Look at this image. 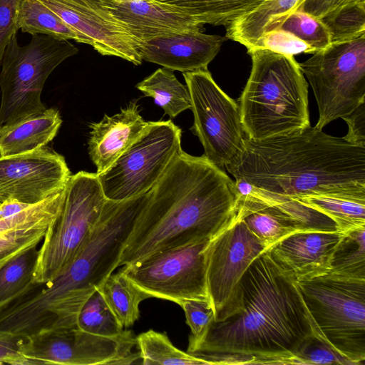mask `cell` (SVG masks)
Segmentation results:
<instances>
[{
	"mask_svg": "<svg viewBox=\"0 0 365 365\" xmlns=\"http://www.w3.org/2000/svg\"><path fill=\"white\" fill-rule=\"evenodd\" d=\"M354 0H304L297 9L322 19L329 12Z\"/></svg>",
	"mask_w": 365,
	"mask_h": 365,
	"instance_id": "42",
	"label": "cell"
},
{
	"mask_svg": "<svg viewBox=\"0 0 365 365\" xmlns=\"http://www.w3.org/2000/svg\"><path fill=\"white\" fill-rule=\"evenodd\" d=\"M20 337L0 330V364L34 365L19 351Z\"/></svg>",
	"mask_w": 365,
	"mask_h": 365,
	"instance_id": "40",
	"label": "cell"
},
{
	"mask_svg": "<svg viewBox=\"0 0 365 365\" xmlns=\"http://www.w3.org/2000/svg\"><path fill=\"white\" fill-rule=\"evenodd\" d=\"M235 192L237 197L250 195L254 190V186L243 179H235Z\"/></svg>",
	"mask_w": 365,
	"mask_h": 365,
	"instance_id": "44",
	"label": "cell"
},
{
	"mask_svg": "<svg viewBox=\"0 0 365 365\" xmlns=\"http://www.w3.org/2000/svg\"><path fill=\"white\" fill-rule=\"evenodd\" d=\"M71 173L63 155L47 148L0 156V205H34L64 190Z\"/></svg>",
	"mask_w": 365,
	"mask_h": 365,
	"instance_id": "14",
	"label": "cell"
},
{
	"mask_svg": "<svg viewBox=\"0 0 365 365\" xmlns=\"http://www.w3.org/2000/svg\"><path fill=\"white\" fill-rule=\"evenodd\" d=\"M353 364L334 349L319 334L313 337L298 353L295 364Z\"/></svg>",
	"mask_w": 365,
	"mask_h": 365,
	"instance_id": "38",
	"label": "cell"
},
{
	"mask_svg": "<svg viewBox=\"0 0 365 365\" xmlns=\"http://www.w3.org/2000/svg\"><path fill=\"white\" fill-rule=\"evenodd\" d=\"M76 325L83 331L110 338L120 337L128 331L118 322L98 289L81 307Z\"/></svg>",
	"mask_w": 365,
	"mask_h": 365,
	"instance_id": "32",
	"label": "cell"
},
{
	"mask_svg": "<svg viewBox=\"0 0 365 365\" xmlns=\"http://www.w3.org/2000/svg\"><path fill=\"white\" fill-rule=\"evenodd\" d=\"M143 364H208L205 360L175 347L165 333L150 329L136 337Z\"/></svg>",
	"mask_w": 365,
	"mask_h": 365,
	"instance_id": "30",
	"label": "cell"
},
{
	"mask_svg": "<svg viewBox=\"0 0 365 365\" xmlns=\"http://www.w3.org/2000/svg\"><path fill=\"white\" fill-rule=\"evenodd\" d=\"M177 304L182 309L190 329L187 352L192 353L203 341L215 321L214 309L210 300L182 299Z\"/></svg>",
	"mask_w": 365,
	"mask_h": 365,
	"instance_id": "36",
	"label": "cell"
},
{
	"mask_svg": "<svg viewBox=\"0 0 365 365\" xmlns=\"http://www.w3.org/2000/svg\"><path fill=\"white\" fill-rule=\"evenodd\" d=\"M255 47L268 49L275 53L288 56L316 53V51L306 42L293 34L282 29L264 33L259 38Z\"/></svg>",
	"mask_w": 365,
	"mask_h": 365,
	"instance_id": "37",
	"label": "cell"
},
{
	"mask_svg": "<svg viewBox=\"0 0 365 365\" xmlns=\"http://www.w3.org/2000/svg\"><path fill=\"white\" fill-rule=\"evenodd\" d=\"M111 14L141 44L173 34L203 31L204 24L182 9L160 0H104Z\"/></svg>",
	"mask_w": 365,
	"mask_h": 365,
	"instance_id": "16",
	"label": "cell"
},
{
	"mask_svg": "<svg viewBox=\"0 0 365 365\" xmlns=\"http://www.w3.org/2000/svg\"><path fill=\"white\" fill-rule=\"evenodd\" d=\"M317 331L354 365L365 360V279L327 274L297 282Z\"/></svg>",
	"mask_w": 365,
	"mask_h": 365,
	"instance_id": "6",
	"label": "cell"
},
{
	"mask_svg": "<svg viewBox=\"0 0 365 365\" xmlns=\"http://www.w3.org/2000/svg\"><path fill=\"white\" fill-rule=\"evenodd\" d=\"M138 107L132 101L119 113L105 115L100 122L90 124L88 150L97 175L106 171L150 128L151 122L142 118Z\"/></svg>",
	"mask_w": 365,
	"mask_h": 365,
	"instance_id": "19",
	"label": "cell"
},
{
	"mask_svg": "<svg viewBox=\"0 0 365 365\" xmlns=\"http://www.w3.org/2000/svg\"><path fill=\"white\" fill-rule=\"evenodd\" d=\"M30 205L14 200H6L0 205V219L19 213Z\"/></svg>",
	"mask_w": 365,
	"mask_h": 365,
	"instance_id": "43",
	"label": "cell"
},
{
	"mask_svg": "<svg viewBox=\"0 0 365 365\" xmlns=\"http://www.w3.org/2000/svg\"><path fill=\"white\" fill-rule=\"evenodd\" d=\"M209 240L155 252L122 270L151 297L175 303L182 299L210 300L204 253Z\"/></svg>",
	"mask_w": 365,
	"mask_h": 365,
	"instance_id": "12",
	"label": "cell"
},
{
	"mask_svg": "<svg viewBox=\"0 0 365 365\" xmlns=\"http://www.w3.org/2000/svg\"><path fill=\"white\" fill-rule=\"evenodd\" d=\"M21 0H0V64L5 49L19 30L18 13Z\"/></svg>",
	"mask_w": 365,
	"mask_h": 365,
	"instance_id": "39",
	"label": "cell"
},
{
	"mask_svg": "<svg viewBox=\"0 0 365 365\" xmlns=\"http://www.w3.org/2000/svg\"><path fill=\"white\" fill-rule=\"evenodd\" d=\"M253 193L275 206L303 232H336V224L327 215L299 200L274 194L255 187Z\"/></svg>",
	"mask_w": 365,
	"mask_h": 365,
	"instance_id": "29",
	"label": "cell"
},
{
	"mask_svg": "<svg viewBox=\"0 0 365 365\" xmlns=\"http://www.w3.org/2000/svg\"><path fill=\"white\" fill-rule=\"evenodd\" d=\"M181 149V129L172 120L151 122L148 131L106 171L97 175L108 200L148 192Z\"/></svg>",
	"mask_w": 365,
	"mask_h": 365,
	"instance_id": "9",
	"label": "cell"
},
{
	"mask_svg": "<svg viewBox=\"0 0 365 365\" xmlns=\"http://www.w3.org/2000/svg\"><path fill=\"white\" fill-rule=\"evenodd\" d=\"M269 249L249 230L237 211L232 222L209 240L204 253L215 322L240 309L242 278L253 261Z\"/></svg>",
	"mask_w": 365,
	"mask_h": 365,
	"instance_id": "11",
	"label": "cell"
},
{
	"mask_svg": "<svg viewBox=\"0 0 365 365\" xmlns=\"http://www.w3.org/2000/svg\"><path fill=\"white\" fill-rule=\"evenodd\" d=\"M63 197L64 190L31 205L19 222L0 232V269L11 259L38 247L43 241L58 218Z\"/></svg>",
	"mask_w": 365,
	"mask_h": 365,
	"instance_id": "20",
	"label": "cell"
},
{
	"mask_svg": "<svg viewBox=\"0 0 365 365\" xmlns=\"http://www.w3.org/2000/svg\"><path fill=\"white\" fill-rule=\"evenodd\" d=\"M299 65L317 103V128L322 130L365 103V35L331 43Z\"/></svg>",
	"mask_w": 365,
	"mask_h": 365,
	"instance_id": "8",
	"label": "cell"
},
{
	"mask_svg": "<svg viewBox=\"0 0 365 365\" xmlns=\"http://www.w3.org/2000/svg\"><path fill=\"white\" fill-rule=\"evenodd\" d=\"M78 51L68 40L43 34L32 35L21 46L15 34L1 61L0 126L44 111L41 93L48 77Z\"/></svg>",
	"mask_w": 365,
	"mask_h": 365,
	"instance_id": "5",
	"label": "cell"
},
{
	"mask_svg": "<svg viewBox=\"0 0 365 365\" xmlns=\"http://www.w3.org/2000/svg\"><path fill=\"white\" fill-rule=\"evenodd\" d=\"M38 247L14 258L0 269V305L21 292L32 280Z\"/></svg>",
	"mask_w": 365,
	"mask_h": 365,
	"instance_id": "34",
	"label": "cell"
},
{
	"mask_svg": "<svg viewBox=\"0 0 365 365\" xmlns=\"http://www.w3.org/2000/svg\"><path fill=\"white\" fill-rule=\"evenodd\" d=\"M321 20L331 43L348 41L365 35V0H354L334 9Z\"/></svg>",
	"mask_w": 365,
	"mask_h": 365,
	"instance_id": "33",
	"label": "cell"
},
{
	"mask_svg": "<svg viewBox=\"0 0 365 365\" xmlns=\"http://www.w3.org/2000/svg\"><path fill=\"white\" fill-rule=\"evenodd\" d=\"M297 200L330 217L336 224L339 232L365 227V200L324 195Z\"/></svg>",
	"mask_w": 365,
	"mask_h": 365,
	"instance_id": "28",
	"label": "cell"
},
{
	"mask_svg": "<svg viewBox=\"0 0 365 365\" xmlns=\"http://www.w3.org/2000/svg\"><path fill=\"white\" fill-rule=\"evenodd\" d=\"M247 53L252 70L238 104L246 138L292 136L311 126L308 84L294 56L258 47Z\"/></svg>",
	"mask_w": 365,
	"mask_h": 365,
	"instance_id": "4",
	"label": "cell"
},
{
	"mask_svg": "<svg viewBox=\"0 0 365 365\" xmlns=\"http://www.w3.org/2000/svg\"><path fill=\"white\" fill-rule=\"evenodd\" d=\"M235 182L205 155L178 152L158 183L122 252L118 267L160 251L210 240L237 212Z\"/></svg>",
	"mask_w": 365,
	"mask_h": 365,
	"instance_id": "1",
	"label": "cell"
},
{
	"mask_svg": "<svg viewBox=\"0 0 365 365\" xmlns=\"http://www.w3.org/2000/svg\"><path fill=\"white\" fill-rule=\"evenodd\" d=\"M76 34L103 56L140 65V43L111 14L104 0H38Z\"/></svg>",
	"mask_w": 365,
	"mask_h": 365,
	"instance_id": "13",
	"label": "cell"
},
{
	"mask_svg": "<svg viewBox=\"0 0 365 365\" xmlns=\"http://www.w3.org/2000/svg\"><path fill=\"white\" fill-rule=\"evenodd\" d=\"M97 289L124 329L135 324L140 317V302L151 297L134 284L122 269L109 275Z\"/></svg>",
	"mask_w": 365,
	"mask_h": 365,
	"instance_id": "24",
	"label": "cell"
},
{
	"mask_svg": "<svg viewBox=\"0 0 365 365\" xmlns=\"http://www.w3.org/2000/svg\"><path fill=\"white\" fill-rule=\"evenodd\" d=\"M240 309L213 322L192 353L252 356L259 364H295L302 348L319 333L294 277L269 250L245 272Z\"/></svg>",
	"mask_w": 365,
	"mask_h": 365,
	"instance_id": "2",
	"label": "cell"
},
{
	"mask_svg": "<svg viewBox=\"0 0 365 365\" xmlns=\"http://www.w3.org/2000/svg\"><path fill=\"white\" fill-rule=\"evenodd\" d=\"M304 0H265L257 8L226 26L225 37L245 46H255L266 32L279 29L285 16L297 9Z\"/></svg>",
	"mask_w": 365,
	"mask_h": 365,
	"instance_id": "23",
	"label": "cell"
},
{
	"mask_svg": "<svg viewBox=\"0 0 365 365\" xmlns=\"http://www.w3.org/2000/svg\"><path fill=\"white\" fill-rule=\"evenodd\" d=\"M225 168L235 179L285 197L365 200V147L316 127L261 141L245 136L242 151Z\"/></svg>",
	"mask_w": 365,
	"mask_h": 365,
	"instance_id": "3",
	"label": "cell"
},
{
	"mask_svg": "<svg viewBox=\"0 0 365 365\" xmlns=\"http://www.w3.org/2000/svg\"><path fill=\"white\" fill-rule=\"evenodd\" d=\"M18 26L31 35L43 34L62 40H74L76 34L51 10L38 0H21Z\"/></svg>",
	"mask_w": 365,
	"mask_h": 365,
	"instance_id": "27",
	"label": "cell"
},
{
	"mask_svg": "<svg viewBox=\"0 0 365 365\" xmlns=\"http://www.w3.org/2000/svg\"><path fill=\"white\" fill-rule=\"evenodd\" d=\"M193 16L202 24L227 26L265 0H160Z\"/></svg>",
	"mask_w": 365,
	"mask_h": 365,
	"instance_id": "26",
	"label": "cell"
},
{
	"mask_svg": "<svg viewBox=\"0 0 365 365\" xmlns=\"http://www.w3.org/2000/svg\"><path fill=\"white\" fill-rule=\"evenodd\" d=\"M106 198L96 173L71 175L61 212L39 249L31 282H51L68 265L98 222Z\"/></svg>",
	"mask_w": 365,
	"mask_h": 365,
	"instance_id": "7",
	"label": "cell"
},
{
	"mask_svg": "<svg viewBox=\"0 0 365 365\" xmlns=\"http://www.w3.org/2000/svg\"><path fill=\"white\" fill-rule=\"evenodd\" d=\"M62 123L58 110L44 111L0 126V156L31 152L45 147L56 135Z\"/></svg>",
	"mask_w": 365,
	"mask_h": 365,
	"instance_id": "21",
	"label": "cell"
},
{
	"mask_svg": "<svg viewBox=\"0 0 365 365\" xmlns=\"http://www.w3.org/2000/svg\"><path fill=\"white\" fill-rule=\"evenodd\" d=\"M342 119L349 128L347 134L343 138L351 143L365 147V103Z\"/></svg>",
	"mask_w": 365,
	"mask_h": 365,
	"instance_id": "41",
	"label": "cell"
},
{
	"mask_svg": "<svg viewBox=\"0 0 365 365\" xmlns=\"http://www.w3.org/2000/svg\"><path fill=\"white\" fill-rule=\"evenodd\" d=\"M225 36L194 31L161 36L141 43L142 60L182 73L207 69Z\"/></svg>",
	"mask_w": 365,
	"mask_h": 365,
	"instance_id": "17",
	"label": "cell"
},
{
	"mask_svg": "<svg viewBox=\"0 0 365 365\" xmlns=\"http://www.w3.org/2000/svg\"><path fill=\"white\" fill-rule=\"evenodd\" d=\"M182 74L194 115L190 130L201 142L203 155L218 167H225L244 148L239 105L217 86L207 69Z\"/></svg>",
	"mask_w": 365,
	"mask_h": 365,
	"instance_id": "10",
	"label": "cell"
},
{
	"mask_svg": "<svg viewBox=\"0 0 365 365\" xmlns=\"http://www.w3.org/2000/svg\"><path fill=\"white\" fill-rule=\"evenodd\" d=\"M237 211L249 230L269 248L284 238L303 232L275 206L252 192L237 197Z\"/></svg>",
	"mask_w": 365,
	"mask_h": 365,
	"instance_id": "22",
	"label": "cell"
},
{
	"mask_svg": "<svg viewBox=\"0 0 365 365\" xmlns=\"http://www.w3.org/2000/svg\"><path fill=\"white\" fill-rule=\"evenodd\" d=\"M136 337L130 331L110 338L92 334L77 327L46 331L36 340L37 357L46 364H130L140 359L133 351Z\"/></svg>",
	"mask_w": 365,
	"mask_h": 365,
	"instance_id": "15",
	"label": "cell"
},
{
	"mask_svg": "<svg viewBox=\"0 0 365 365\" xmlns=\"http://www.w3.org/2000/svg\"><path fill=\"white\" fill-rule=\"evenodd\" d=\"M173 71L163 68L136 85L145 96L151 97L170 118H175L182 111L190 109L191 99L187 86L182 84Z\"/></svg>",
	"mask_w": 365,
	"mask_h": 365,
	"instance_id": "25",
	"label": "cell"
},
{
	"mask_svg": "<svg viewBox=\"0 0 365 365\" xmlns=\"http://www.w3.org/2000/svg\"><path fill=\"white\" fill-rule=\"evenodd\" d=\"M279 29L287 31L312 47L316 52L327 48L331 36L321 19L300 9L289 13L283 19Z\"/></svg>",
	"mask_w": 365,
	"mask_h": 365,
	"instance_id": "35",
	"label": "cell"
},
{
	"mask_svg": "<svg viewBox=\"0 0 365 365\" xmlns=\"http://www.w3.org/2000/svg\"><path fill=\"white\" fill-rule=\"evenodd\" d=\"M365 227L344 232L333 255L329 274L365 279Z\"/></svg>",
	"mask_w": 365,
	"mask_h": 365,
	"instance_id": "31",
	"label": "cell"
},
{
	"mask_svg": "<svg viewBox=\"0 0 365 365\" xmlns=\"http://www.w3.org/2000/svg\"><path fill=\"white\" fill-rule=\"evenodd\" d=\"M341 232H300L284 238L269 251L272 258L297 282L329 272Z\"/></svg>",
	"mask_w": 365,
	"mask_h": 365,
	"instance_id": "18",
	"label": "cell"
}]
</instances>
